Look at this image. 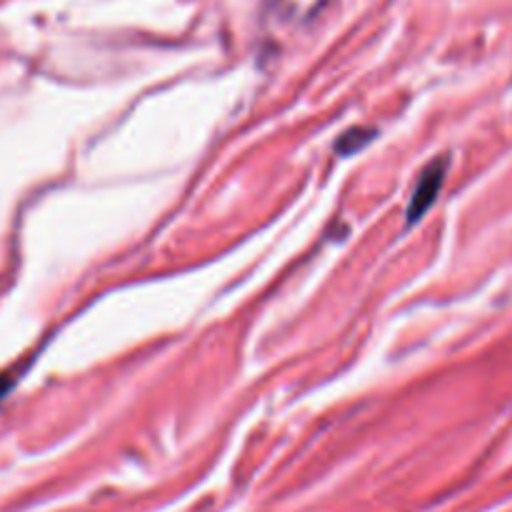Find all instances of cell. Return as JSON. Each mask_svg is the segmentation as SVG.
<instances>
[{"instance_id":"cell-1","label":"cell","mask_w":512,"mask_h":512,"mask_svg":"<svg viewBox=\"0 0 512 512\" xmlns=\"http://www.w3.org/2000/svg\"><path fill=\"white\" fill-rule=\"evenodd\" d=\"M445 170H448V160H443V158L435 160V163H430L428 168L423 170L418 185H415V193H413V200H410L408 215H405V218H408V225L418 223V220L428 213L430 205L435 203L440 188H443Z\"/></svg>"},{"instance_id":"cell-2","label":"cell","mask_w":512,"mask_h":512,"mask_svg":"<svg viewBox=\"0 0 512 512\" xmlns=\"http://www.w3.org/2000/svg\"><path fill=\"white\" fill-rule=\"evenodd\" d=\"M373 138H375V130L373 128H353V130H348V133H343V138H340L338 153L340 155L355 153V150H360V148H363V145H368Z\"/></svg>"},{"instance_id":"cell-3","label":"cell","mask_w":512,"mask_h":512,"mask_svg":"<svg viewBox=\"0 0 512 512\" xmlns=\"http://www.w3.org/2000/svg\"><path fill=\"white\" fill-rule=\"evenodd\" d=\"M15 385V378L13 373H0V403H3V398L8 395V390Z\"/></svg>"}]
</instances>
